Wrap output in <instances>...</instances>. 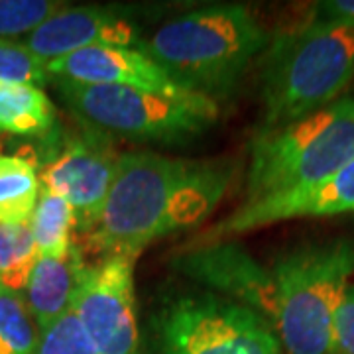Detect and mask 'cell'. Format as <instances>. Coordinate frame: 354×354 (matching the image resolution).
Masks as SVG:
<instances>
[{
	"label": "cell",
	"mask_w": 354,
	"mask_h": 354,
	"mask_svg": "<svg viewBox=\"0 0 354 354\" xmlns=\"http://www.w3.org/2000/svg\"><path fill=\"white\" fill-rule=\"evenodd\" d=\"M234 177L227 160H185L156 152L120 153L113 187L88 248L136 260L152 242L201 225Z\"/></svg>",
	"instance_id": "obj_1"
},
{
	"label": "cell",
	"mask_w": 354,
	"mask_h": 354,
	"mask_svg": "<svg viewBox=\"0 0 354 354\" xmlns=\"http://www.w3.org/2000/svg\"><path fill=\"white\" fill-rule=\"evenodd\" d=\"M272 36L246 6H205L160 26L138 50L185 93L218 104L228 99Z\"/></svg>",
	"instance_id": "obj_2"
},
{
	"label": "cell",
	"mask_w": 354,
	"mask_h": 354,
	"mask_svg": "<svg viewBox=\"0 0 354 354\" xmlns=\"http://www.w3.org/2000/svg\"><path fill=\"white\" fill-rule=\"evenodd\" d=\"M262 127L272 130L330 102L354 79V26L313 18L270 39L258 59Z\"/></svg>",
	"instance_id": "obj_3"
},
{
	"label": "cell",
	"mask_w": 354,
	"mask_h": 354,
	"mask_svg": "<svg viewBox=\"0 0 354 354\" xmlns=\"http://www.w3.org/2000/svg\"><path fill=\"white\" fill-rule=\"evenodd\" d=\"M274 329L286 354H330L333 319L354 276V241L305 242L270 266Z\"/></svg>",
	"instance_id": "obj_4"
},
{
	"label": "cell",
	"mask_w": 354,
	"mask_h": 354,
	"mask_svg": "<svg viewBox=\"0 0 354 354\" xmlns=\"http://www.w3.org/2000/svg\"><path fill=\"white\" fill-rule=\"evenodd\" d=\"M354 160V97L272 130L250 144L246 201L317 183Z\"/></svg>",
	"instance_id": "obj_5"
},
{
	"label": "cell",
	"mask_w": 354,
	"mask_h": 354,
	"mask_svg": "<svg viewBox=\"0 0 354 354\" xmlns=\"http://www.w3.org/2000/svg\"><path fill=\"white\" fill-rule=\"evenodd\" d=\"M55 87L77 116L132 142L179 144L201 136L218 120V104L193 93L71 81H55Z\"/></svg>",
	"instance_id": "obj_6"
},
{
	"label": "cell",
	"mask_w": 354,
	"mask_h": 354,
	"mask_svg": "<svg viewBox=\"0 0 354 354\" xmlns=\"http://www.w3.org/2000/svg\"><path fill=\"white\" fill-rule=\"evenodd\" d=\"M158 354H286L272 323L207 290H177L152 317Z\"/></svg>",
	"instance_id": "obj_7"
},
{
	"label": "cell",
	"mask_w": 354,
	"mask_h": 354,
	"mask_svg": "<svg viewBox=\"0 0 354 354\" xmlns=\"http://www.w3.org/2000/svg\"><path fill=\"white\" fill-rule=\"evenodd\" d=\"M134 262L127 256H106L81 272L71 311L101 354H142Z\"/></svg>",
	"instance_id": "obj_8"
},
{
	"label": "cell",
	"mask_w": 354,
	"mask_h": 354,
	"mask_svg": "<svg viewBox=\"0 0 354 354\" xmlns=\"http://www.w3.org/2000/svg\"><path fill=\"white\" fill-rule=\"evenodd\" d=\"M169 268L207 291L244 305L274 323L276 288L270 268L260 264L239 242L185 246L169 258Z\"/></svg>",
	"instance_id": "obj_9"
},
{
	"label": "cell",
	"mask_w": 354,
	"mask_h": 354,
	"mask_svg": "<svg viewBox=\"0 0 354 354\" xmlns=\"http://www.w3.org/2000/svg\"><path fill=\"white\" fill-rule=\"evenodd\" d=\"M354 211V160L342 165L339 171L317 183L262 197L256 201H244L225 218L191 241L187 246L209 242L230 241L244 232L268 227L281 221L301 216H333Z\"/></svg>",
	"instance_id": "obj_10"
},
{
	"label": "cell",
	"mask_w": 354,
	"mask_h": 354,
	"mask_svg": "<svg viewBox=\"0 0 354 354\" xmlns=\"http://www.w3.org/2000/svg\"><path fill=\"white\" fill-rule=\"evenodd\" d=\"M118 158L120 153L97 136L69 140L39 171L41 187L69 203L77 227L91 232L113 187Z\"/></svg>",
	"instance_id": "obj_11"
},
{
	"label": "cell",
	"mask_w": 354,
	"mask_h": 354,
	"mask_svg": "<svg viewBox=\"0 0 354 354\" xmlns=\"http://www.w3.org/2000/svg\"><path fill=\"white\" fill-rule=\"evenodd\" d=\"M140 26L124 14L97 6H65L24 38L28 50L48 65L87 48H138Z\"/></svg>",
	"instance_id": "obj_12"
},
{
	"label": "cell",
	"mask_w": 354,
	"mask_h": 354,
	"mask_svg": "<svg viewBox=\"0 0 354 354\" xmlns=\"http://www.w3.org/2000/svg\"><path fill=\"white\" fill-rule=\"evenodd\" d=\"M55 81L83 85H116L181 95L169 77L138 48H87L46 65Z\"/></svg>",
	"instance_id": "obj_13"
},
{
	"label": "cell",
	"mask_w": 354,
	"mask_h": 354,
	"mask_svg": "<svg viewBox=\"0 0 354 354\" xmlns=\"http://www.w3.org/2000/svg\"><path fill=\"white\" fill-rule=\"evenodd\" d=\"M83 268L85 262L77 246L64 258L39 256L24 291L26 305L39 333L71 309Z\"/></svg>",
	"instance_id": "obj_14"
},
{
	"label": "cell",
	"mask_w": 354,
	"mask_h": 354,
	"mask_svg": "<svg viewBox=\"0 0 354 354\" xmlns=\"http://www.w3.org/2000/svg\"><path fill=\"white\" fill-rule=\"evenodd\" d=\"M55 124V109L36 85H0V134L39 136Z\"/></svg>",
	"instance_id": "obj_15"
},
{
	"label": "cell",
	"mask_w": 354,
	"mask_h": 354,
	"mask_svg": "<svg viewBox=\"0 0 354 354\" xmlns=\"http://www.w3.org/2000/svg\"><path fill=\"white\" fill-rule=\"evenodd\" d=\"M41 181L34 162L0 156V225H26L38 205Z\"/></svg>",
	"instance_id": "obj_16"
},
{
	"label": "cell",
	"mask_w": 354,
	"mask_h": 354,
	"mask_svg": "<svg viewBox=\"0 0 354 354\" xmlns=\"http://www.w3.org/2000/svg\"><path fill=\"white\" fill-rule=\"evenodd\" d=\"M77 227V215L73 207L51 191H39L38 205L30 218V230L41 258H64L73 244V230Z\"/></svg>",
	"instance_id": "obj_17"
},
{
	"label": "cell",
	"mask_w": 354,
	"mask_h": 354,
	"mask_svg": "<svg viewBox=\"0 0 354 354\" xmlns=\"http://www.w3.org/2000/svg\"><path fill=\"white\" fill-rule=\"evenodd\" d=\"M38 258L30 223L0 225V286L24 295Z\"/></svg>",
	"instance_id": "obj_18"
},
{
	"label": "cell",
	"mask_w": 354,
	"mask_h": 354,
	"mask_svg": "<svg viewBox=\"0 0 354 354\" xmlns=\"http://www.w3.org/2000/svg\"><path fill=\"white\" fill-rule=\"evenodd\" d=\"M39 329L22 293L0 286V354H38Z\"/></svg>",
	"instance_id": "obj_19"
},
{
	"label": "cell",
	"mask_w": 354,
	"mask_h": 354,
	"mask_svg": "<svg viewBox=\"0 0 354 354\" xmlns=\"http://www.w3.org/2000/svg\"><path fill=\"white\" fill-rule=\"evenodd\" d=\"M65 6L57 0H0V39L26 38Z\"/></svg>",
	"instance_id": "obj_20"
},
{
	"label": "cell",
	"mask_w": 354,
	"mask_h": 354,
	"mask_svg": "<svg viewBox=\"0 0 354 354\" xmlns=\"http://www.w3.org/2000/svg\"><path fill=\"white\" fill-rule=\"evenodd\" d=\"M51 77L46 64L38 59L22 41L0 39V85H36L44 87Z\"/></svg>",
	"instance_id": "obj_21"
},
{
	"label": "cell",
	"mask_w": 354,
	"mask_h": 354,
	"mask_svg": "<svg viewBox=\"0 0 354 354\" xmlns=\"http://www.w3.org/2000/svg\"><path fill=\"white\" fill-rule=\"evenodd\" d=\"M38 354H101L91 341L79 317L69 309L64 317L39 333Z\"/></svg>",
	"instance_id": "obj_22"
},
{
	"label": "cell",
	"mask_w": 354,
	"mask_h": 354,
	"mask_svg": "<svg viewBox=\"0 0 354 354\" xmlns=\"http://www.w3.org/2000/svg\"><path fill=\"white\" fill-rule=\"evenodd\" d=\"M330 354H354V281L344 290L335 311Z\"/></svg>",
	"instance_id": "obj_23"
},
{
	"label": "cell",
	"mask_w": 354,
	"mask_h": 354,
	"mask_svg": "<svg viewBox=\"0 0 354 354\" xmlns=\"http://www.w3.org/2000/svg\"><path fill=\"white\" fill-rule=\"evenodd\" d=\"M315 18L354 26V0H325L315 4Z\"/></svg>",
	"instance_id": "obj_24"
}]
</instances>
